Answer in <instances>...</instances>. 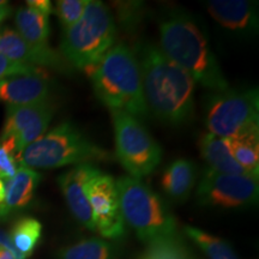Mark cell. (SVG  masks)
<instances>
[{"instance_id":"obj_16","label":"cell","mask_w":259,"mask_h":259,"mask_svg":"<svg viewBox=\"0 0 259 259\" xmlns=\"http://www.w3.org/2000/svg\"><path fill=\"white\" fill-rule=\"evenodd\" d=\"M40 180L41 176L36 170L19 167L17 173L5 183V197L0 205V220L8 219L24 209L34 198Z\"/></svg>"},{"instance_id":"obj_25","label":"cell","mask_w":259,"mask_h":259,"mask_svg":"<svg viewBox=\"0 0 259 259\" xmlns=\"http://www.w3.org/2000/svg\"><path fill=\"white\" fill-rule=\"evenodd\" d=\"M88 3L89 0H59L57 2L56 14L59 18L63 30L72 27L82 17Z\"/></svg>"},{"instance_id":"obj_14","label":"cell","mask_w":259,"mask_h":259,"mask_svg":"<svg viewBox=\"0 0 259 259\" xmlns=\"http://www.w3.org/2000/svg\"><path fill=\"white\" fill-rule=\"evenodd\" d=\"M51 80L44 70L30 74H22L0 82V102L18 107L36 105L50 100Z\"/></svg>"},{"instance_id":"obj_23","label":"cell","mask_w":259,"mask_h":259,"mask_svg":"<svg viewBox=\"0 0 259 259\" xmlns=\"http://www.w3.org/2000/svg\"><path fill=\"white\" fill-rule=\"evenodd\" d=\"M184 231L210 259H238L232 246L223 239L191 226H186Z\"/></svg>"},{"instance_id":"obj_31","label":"cell","mask_w":259,"mask_h":259,"mask_svg":"<svg viewBox=\"0 0 259 259\" xmlns=\"http://www.w3.org/2000/svg\"><path fill=\"white\" fill-rule=\"evenodd\" d=\"M0 259H22V258L19 257L18 254H16L14 251L0 246Z\"/></svg>"},{"instance_id":"obj_8","label":"cell","mask_w":259,"mask_h":259,"mask_svg":"<svg viewBox=\"0 0 259 259\" xmlns=\"http://www.w3.org/2000/svg\"><path fill=\"white\" fill-rule=\"evenodd\" d=\"M111 113L116 157L130 177L141 180L156 169L162 157V149L137 118L121 111Z\"/></svg>"},{"instance_id":"obj_32","label":"cell","mask_w":259,"mask_h":259,"mask_svg":"<svg viewBox=\"0 0 259 259\" xmlns=\"http://www.w3.org/2000/svg\"><path fill=\"white\" fill-rule=\"evenodd\" d=\"M11 11H12V10L9 5L0 6V25H2L3 22H4L10 15H11Z\"/></svg>"},{"instance_id":"obj_5","label":"cell","mask_w":259,"mask_h":259,"mask_svg":"<svg viewBox=\"0 0 259 259\" xmlns=\"http://www.w3.org/2000/svg\"><path fill=\"white\" fill-rule=\"evenodd\" d=\"M116 24L105 3L89 0L82 17L65 29L61 56L77 69H89L115 45Z\"/></svg>"},{"instance_id":"obj_22","label":"cell","mask_w":259,"mask_h":259,"mask_svg":"<svg viewBox=\"0 0 259 259\" xmlns=\"http://www.w3.org/2000/svg\"><path fill=\"white\" fill-rule=\"evenodd\" d=\"M259 137H245L227 139L232 156L251 177L258 178L259 173Z\"/></svg>"},{"instance_id":"obj_3","label":"cell","mask_w":259,"mask_h":259,"mask_svg":"<svg viewBox=\"0 0 259 259\" xmlns=\"http://www.w3.org/2000/svg\"><path fill=\"white\" fill-rule=\"evenodd\" d=\"M90 79L97 99L111 111L128 113L137 119L149 115L138 59L125 44H115L92 66Z\"/></svg>"},{"instance_id":"obj_27","label":"cell","mask_w":259,"mask_h":259,"mask_svg":"<svg viewBox=\"0 0 259 259\" xmlns=\"http://www.w3.org/2000/svg\"><path fill=\"white\" fill-rule=\"evenodd\" d=\"M44 69L35 66H29V65H22L14 63V61L9 60L8 58L0 54V82L3 79L9 78V77L14 76H22V74H30L38 72Z\"/></svg>"},{"instance_id":"obj_2","label":"cell","mask_w":259,"mask_h":259,"mask_svg":"<svg viewBox=\"0 0 259 259\" xmlns=\"http://www.w3.org/2000/svg\"><path fill=\"white\" fill-rule=\"evenodd\" d=\"M160 50L189 73L193 82L212 92L228 88L225 74L205 36L192 19L174 15L160 25Z\"/></svg>"},{"instance_id":"obj_28","label":"cell","mask_w":259,"mask_h":259,"mask_svg":"<svg viewBox=\"0 0 259 259\" xmlns=\"http://www.w3.org/2000/svg\"><path fill=\"white\" fill-rule=\"evenodd\" d=\"M116 10H118L119 17L121 18L122 23L125 25L130 27L134 21H138L139 14H141V4L139 3H121L120 5L116 6Z\"/></svg>"},{"instance_id":"obj_34","label":"cell","mask_w":259,"mask_h":259,"mask_svg":"<svg viewBox=\"0 0 259 259\" xmlns=\"http://www.w3.org/2000/svg\"><path fill=\"white\" fill-rule=\"evenodd\" d=\"M5 5H9V3L8 2H2V0H0V6H5Z\"/></svg>"},{"instance_id":"obj_30","label":"cell","mask_w":259,"mask_h":259,"mask_svg":"<svg viewBox=\"0 0 259 259\" xmlns=\"http://www.w3.org/2000/svg\"><path fill=\"white\" fill-rule=\"evenodd\" d=\"M0 246H2V247L9 248V250L14 251L16 254H18L17 251L15 250L14 246H12V242H11V240H10L9 234H8V233H6V232L3 231V229H0ZM18 255H19V254H18ZM19 257H21V255H19Z\"/></svg>"},{"instance_id":"obj_29","label":"cell","mask_w":259,"mask_h":259,"mask_svg":"<svg viewBox=\"0 0 259 259\" xmlns=\"http://www.w3.org/2000/svg\"><path fill=\"white\" fill-rule=\"evenodd\" d=\"M27 6L30 8L35 11L41 12V14L46 15L50 17V15L52 14V3L50 0H28L27 2Z\"/></svg>"},{"instance_id":"obj_20","label":"cell","mask_w":259,"mask_h":259,"mask_svg":"<svg viewBox=\"0 0 259 259\" xmlns=\"http://www.w3.org/2000/svg\"><path fill=\"white\" fill-rule=\"evenodd\" d=\"M116 255L114 244L103 239L89 238L60 248L57 259H116Z\"/></svg>"},{"instance_id":"obj_11","label":"cell","mask_w":259,"mask_h":259,"mask_svg":"<svg viewBox=\"0 0 259 259\" xmlns=\"http://www.w3.org/2000/svg\"><path fill=\"white\" fill-rule=\"evenodd\" d=\"M53 114L54 108L50 100L36 105L8 106L0 137L14 141L18 157L28 145L46 134Z\"/></svg>"},{"instance_id":"obj_17","label":"cell","mask_w":259,"mask_h":259,"mask_svg":"<svg viewBox=\"0 0 259 259\" xmlns=\"http://www.w3.org/2000/svg\"><path fill=\"white\" fill-rule=\"evenodd\" d=\"M197 183V168L192 161L178 158L166 168L162 176V189L171 200L184 203Z\"/></svg>"},{"instance_id":"obj_26","label":"cell","mask_w":259,"mask_h":259,"mask_svg":"<svg viewBox=\"0 0 259 259\" xmlns=\"http://www.w3.org/2000/svg\"><path fill=\"white\" fill-rule=\"evenodd\" d=\"M17 153L11 138L0 137V179L8 181L18 170Z\"/></svg>"},{"instance_id":"obj_7","label":"cell","mask_w":259,"mask_h":259,"mask_svg":"<svg viewBox=\"0 0 259 259\" xmlns=\"http://www.w3.org/2000/svg\"><path fill=\"white\" fill-rule=\"evenodd\" d=\"M205 124L210 134L226 139L258 136L257 89L227 88L212 93L206 102Z\"/></svg>"},{"instance_id":"obj_13","label":"cell","mask_w":259,"mask_h":259,"mask_svg":"<svg viewBox=\"0 0 259 259\" xmlns=\"http://www.w3.org/2000/svg\"><path fill=\"white\" fill-rule=\"evenodd\" d=\"M97 170L92 163L77 164L58 178V184L72 216L80 225L93 232H96V228L84 186Z\"/></svg>"},{"instance_id":"obj_6","label":"cell","mask_w":259,"mask_h":259,"mask_svg":"<svg viewBox=\"0 0 259 259\" xmlns=\"http://www.w3.org/2000/svg\"><path fill=\"white\" fill-rule=\"evenodd\" d=\"M125 225L136 232L142 241L178 236L177 221L166 203L142 180L121 177L115 181Z\"/></svg>"},{"instance_id":"obj_15","label":"cell","mask_w":259,"mask_h":259,"mask_svg":"<svg viewBox=\"0 0 259 259\" xmlns=\"http://www.w3.org/2000/svg\"><path fill=\"white\" fill-rule=\"evenodd\" d=\"M211 17L227 30L253 35L258 29L257 3L245 0H212L206 3Z\"/></svg>"},{"instance_id":"obj_24","label":"cell","mask_w":259,"mask_h":259,"mask_svg":"<svg viewBox=\"0 0 259 259\" xmlns=\"http://www.w3.org/2000/svg\"><path fill=\"white\" fill-rule=\"evenodd\" d=\"M138 259H191V257L179 236H173L148 244L147 250Z\"/></svg>"},{"instance_id":"obj_10","label":"cell","mask_w":259,"mask_h":259,"mask_svg":"<svg viewBox=\"0 0 259 259\" xmlns=\"http://www.w3.org/2000/svg\"><path fill=\"white\" fill-rule=\"evenodd\" d=\"M96 232L105 239L120 240L126 234L115 180L97 170L84 186Z\"/></svg>"},{"instance_id":"obj_33","label":"cell","mask_w":259,"mask_h":259,"mask_svg":"<svg viewBox=\"0 0 259 259\" xmlns=\"http://www.w3.org/2000/svg\"><path fill=\"white\" fill-rule=\"evenodd\" d=\"M5 197V181L0 179V205H2L3 200H4Z\"/></svg>"},{"instance_id":"obj_12","label":"cell","mask_w":259,"mask_h":259,"mask_svg":"<svg viewBox=\"0 0 259 259\" xmlns=\"http://www.w3.org/2000/svg\"><path fill=\"white\" fill-rule=\"evenodd\" d=\"M0 54L17 64L40 69L50 67L61 72L70 70L69 63L53 48L40 50L31 46L17 31L9 28L0 30Z\"/></svg>"},{"instance_id":"obj_9","label":"cell","mask_w":259,"mask_h":259,"mask_svg":"<svg viewBox=\"0 0 259 259\" xmlns=\"http://www.w3.org/2000/svg\"><path fill=\"white\" fill-rule=\"evenodd\" d=\"M258 178L219 173L208 168L197 187L200 205L212 208L238 209L258 202Z\"/></svg>"},{"instance_id":"obj_18","label":"cell","mask_w":259,"mask_h":259,"mask_svg":"<svg viewBox=\"0 0 259 259\" xmlns=\"http://www.w3.org/2000/svg\"><path fill=\"white\" fill-rule=\"evenodd\" d=\"M199 149L210 169L225 174L250 176L232 156L226 138L206 132L199 139Z\"/></svg>"},{"instance_id":"obj_4","label":"cell","mask_w":259,"mask_h":259,"mask_svg":"<svg viewBox=\"0 0 259 259\" xmlns=\"http://www.w3.org/2000/svg\"><path fill=\"white\" fill-rule=\"evenodd\" d=\"M111 155L93 143L72 122H61L18 155V167L53 169L70 164L107 161Z\"/></svg>"},{"instance_id":"obj_1","label":"cell","mask_w":259,"mask_h":259,"mask_svg":"<svg viewBox=\"0 0 259 259\" xmlns=\"http://www.w3.org/2000/svg\"><path fill=\"white\" fill-rule=\"evenodd\" d=\"M139 69L148 112L167 125L189 121L194 106V82L190 74L154 45L142 50Z\"/></svg>"},{"instance_id":"obj_21","label":"cell","mask_w":259,"mask_h":259,"mask_svg":"<svg viewBox=\"0 0 259 259\" xmlns=\"http://www.w3.org/2000/svg\"><path fill=\"white\" fill-rule=\"evenodd\" d=\"M42 234V225L36 219L22 218L15 222L10 232V240L22 259L30 257Z\"/></svg>"},{"instance_id":"obj_19","label":"cell","mask_w":259,"mask_h":259,"mask_svg":"<svg viewBox=\"0 0 259 259\" xmlns=\"http://www.w3.org/2000/svg\"><path fill=\"white\" fill-rule=\"evenodd\" d=\"M17 31L31 46L40 50H50V17L28 6L18 9L15 15Z\"/></svg>"}]
</instances>
